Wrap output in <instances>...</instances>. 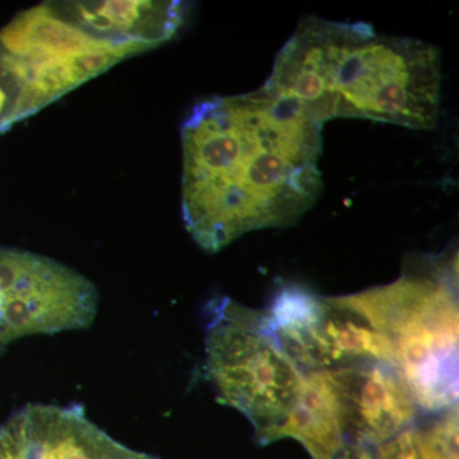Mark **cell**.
<instances>
[{
    "label": "cell",
    "mask_w": 459,
    "mask_h": 459,
    "mask_svg": "<svg viewBox=\"0 0 459 459\" xmlns=\"http://www.w3.org/2000/svg\"><path fill=\"white\" fill-rule=\"evenodd\" d=\"M322 129L265 86L195 105L181 126V212L195 243L216 253L301 220L322 193Z\"/></svg>",
    "instance_id": "6da1fadb"
},
{
    "label": "cell",
    "mask_w": 459,
    "mask_h": 459,
    "mask_svg": "<svg viewBox=\"0 0 459 459\" xmlns=\"http://www.w3.org/2000/svg\"><path fill=\"white\" fill-rule=\"evenodd\" d=\"M264 86L322 124L353 117L428 131L439 119L442 59L428 42L379 35L368 23L307 17Z\"/></svg>",
    "instance_id": "7a4b0ae2"
},
{
    "label": "cell",
    "mask_w": 459,
    "mask_h": 459,
    "mask_svg": "<svg viewBox=\"0 0 459 459\" xmlns=\"http://www.w3.org/2000/svg\"><path fill=\"white\" fill-rule=\"evenodd\" d=\"M458 258L424 256L389 285L338 300L385 338L416 406L443 411L458 400Z\"/></svg>",
    "instance_id": "3957f363"
},
{
    "label": "cell",
    "mask_w": 459,
    "mask_h": 459,
    "mask_svg": "<svg viewBox=\"0 0 459 459\" xmlns=\"http://www.w3.org/2000/svg\"><path fill=\"white\" fill-rule=\"evenodd\" d=\"M207 374L219 401L255 425L259 442L295 409L305 377L265 328L263 313L228 298L207 307Z\"/></svg>",
    "instance_id": "277c9868"
},
{
    "label": "cell",
    "mask_w": 459,
    "mask_h": 459,
    "mask_svg": "<svg viewBox=\"0 0 459 459\" xmlns=\"http://www.w3.org/2000/svg\"><path fill=\"white\" fill-rule=\"evenodd\" d=\"M0 44L25 65L40 108L137 56L77 25L59 3H44L18 14L0 30Z\"/></svg>",
    "instance_id": "5b68a950"
},
{
    "label": "cell",
    "mask_w": 459,
    "mask_h": 459,
    "mask_svg": "<svg viewBox=\"0 0 459 459\" xmlns=\"http://www.w3.org/2000/svg\"><path fill=\"white\" fill-rule=\"evenodd\" d=\"M99 292L83 274L27 250L0 247V353L30 334L84 329Z\"/></svg>",
    "instance_id": "8992f818"
},
{
    "label": "cell",
    "mask_w": 459,
    "mask_h": 459,
    "mask_svg": "<svg viewBox=\"0 0 459 459\" xmlns=\"http://www.w3.org/2000/svg\"><path fill=\"white\" fill-rule=\"evenodd\" d=\"M0 459H157L91 422L82 406L29 404L0 427Z\"/></svg>",
    "instance_id": "52a82bcc"
},
{
    "label": "cell",
    "mask_w": 459,
    "mask_h": 459,
    "mask_svg": "<svg viewBox=\"0 0 459 459\" xmlns=\"http://www.w3.org/2000/svg\"><path fill=\"white\" fill-rule=\"evenodd\" d=\"M332 373L344 431L359 442H388L407 430L415 420V402L394 368L367 361L338 368Z\"/></svg>",
    "instance_id": "ba28073f"
},
{
    "label": "cell",
    "mask_w": 459,
    "mask_h": 459,
    "mask_svg": "<svg viewBox=\"0 0 459 459\" xmlns=\"http://www.w3.org/2000/svg\"><path fill=\"white\" fill-rule=\"evenodd\" d=\"M59 5L92 35L137 56L174 38L188 12L183 2H63Z\"/></svg>",
    "instance_id": "9c48e42d"
},
{
    "label": "cell",
    "mask_w": 459,
    "mask_h": 459,
    "mask_svg": "<svg viewBox=\"0 0 459 459\" xmlns=\"http://www.w3.org/2000/svg\"><path fill=\"white\" fill-rule=\"evenodd\" d=\"M283 437L299 440L313 459H340L344 453L342 410L331 369L312 371L295 409L264 444Z\"/></svg>",
    "instance_id": "30bf717a"
},
{
    "label": "cell",
    "mask_w": 459,
    "mask_h": 459,
    "mask_svg": "<svg viewBox=\"0 0 459 459\" xmlns=\"http://www.w3.org/2000/svg\"><path fill=\"white\" fill-rule=\"evenodd\" d=\"M39 110L25 65L0 44V134Z\"/></svg>",
    "instance_id": "8fae6325"
},
{
    "label": "cell",
    "mask_w": 459,
    "mask_h": 459,
    "mask_svg": "<svg viewBox=\"0 0 459 459\" xmlns=\"http://www.w3.org/2000/svg\"><path fill=\"white\" fill-rule=\"evenodd\" d=\"M420 459H458V406L413 430Z\"/></svg>",
    "instance_id": "7c38bea8"
},
{
    "label": "cell",
    "mask_w": 459,
    "mask_h": 459,
    "mask_svg": "<svg viewBox=\"0 0 459 459\" xmlns=\"http://www.w3.org/2000/svg\"><path fill=\"white\" fill-rule=\"evenodd\" d=\"M377 459H420L412 429H407L394 439L383 443L377 451Z\"/></svg>",
    "instance_id": "4fadbf2b"
},
{
    "label": "cell",
    "mask_w": 459,
    "mask_h": 459,
    "mask_svg": "<svg viewBox=\"0 0 459 459\" xmlns=\"http://www.w3.org/2000/svg\"><path fill=\"white\" fill-rule=\"evenodd\" d=\"M340 459H373L371 458L370 453L365 451V449H358L355 452H346L341 455Z\"/></svg>",
    "instance_id": "5bb4252c"
}]
</instances>
